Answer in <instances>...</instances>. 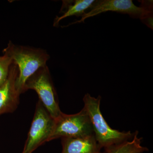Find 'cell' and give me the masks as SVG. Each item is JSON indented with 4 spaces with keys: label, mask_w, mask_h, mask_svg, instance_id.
Returning <instances> with one entry per match:
<instances>
[{
    "label": "cell",
    "mask_w": 153,
    "mask_h": 153,
    "mask_svg": "<svg viewBox=\"0 0 153 153\" xmlns=\"http://www.w3.org/2000/svg\"><path fill=\"white\" fill-rule=\"evenodd\" d=\"M142 138L138 137V132H135L131 140L126 141L106 148V153H143L148 152L149 149L142 145Z\"/></svg>",
    "instance_id": "9c48e42d"
},
{
    "label": "cell",
    "mask_w": 153,
    "mask_h": 153,
    "mask_svg": "<svg viewBox=\"0 0 153 153\" xmlns=\"http://www.w3.org/2000/svg\"><path fill=\"white\" fill-rule=\"evenodd\" d=\"M19 72L18 66L13 61L7 79L0 87V116L13 112L19 105L20 94L16 87Z\"/></svg>",
    "instance_id": "52a82bcc"
},
{
    "label": "cell",
    "mask_w": 153,
    "mask_h": 153,
    "mask_svg": "<svg viewBox=\"0 0 153 153\" xmlns=\"http://www.w3.org/2000/svg\"><path fill=\"white\" fill-rule=\"evenodd\" d=\"M55 120L54 130L49 141L58 138L82 137L94 134L90 119L83 108L75 114L62 113Z\"/></svg>",
    "instance_id": "8992f818"
},
{
    "label": "cell",
    "mask_w": 153,
    "mask_h": 153,
    "mask_svg": "<svg viewBox=\"0 0 153 153\" xmlns=\"http://www.w3.org/2000/svg\"><path fill=\"white\" fill-rule=\"evenodd\" d=\"M90 10L85 13L79 20L70 23L66 27L77 23L84 22L85 19L108 11L128 14L132 18L141 21L153 19V7H137L131 0H102L95 1Z\"/></svg>",
    "instance_id": "277c9868"
},
{
    "label": "cell",
    "mask_w": 153,
    "mask_h": 153,
    "mask_svg": "<svg viewBox=\"0 0 153 153\" xmlns=\"http://www.w3.org/2000/svg\"><path fill=\"white\" fill-rule=\"evenodd\" d=\"M95 1L94 0H76L67 4V9L61 16H57L54 22V27H57L61 20L67 17L76 16H82L87 9L91 7Z\"/></svg>",
    "instance_id": "30bf717a"
},
{
    "label": "cell",
    "mask_w": 153,
    "mask_h": 153,
    "mask_svg": "<svg viewBox=\"0 0 153 153\" xmlns=\"http://www.w3.org/2000/svg\"><path fill=\"white\" fill-rule=\"evenodd\" d=\"M13 60L5 53L0 56V87L6 82Z\"/></svg>",
    "instance_id": "8fae6325"
},
{
    "label": "cell",
    "mask_w": 153,
    "mask_h": 153,
    "mask_svg": "<svg viewBox=\"0 0 153 153\" xmlns=\"http://www.w3.org/2000/svg\"><path fill=\"white\" fill-rule=\"evenodd\" d=\"M3 52L10 57L18 66L19 72L16 87L20 94L25 92L27 79L39 68L46 66L50 58L46 50L16 45L11 41Z\"/></svg>",
    "instance_id": "6da1fadb"
},
{
    "label": "cell",
    "mask_w": 153,
    "mask_h": 153,
    "mask_svg": "<svg viewBox=\"0 0 153 153\" xmlns=\"http://www.w3.org/2000/svg\"><path fill=\"white\" fill-rule=\"evenodd\" d=\"M101 97H93L88 93L83 98V108L87 113L92 126L96 140L102 148L109 147L114 145L131 140L135 132L120 131L109 126L102 116L100 109Z\"/></svg>",
    "instance_id": "7a4b0ae2"
},
{
    "label": "cell",
    "mask_w": 153,
    "mask_h": 153,
    "mask_svg": "<svg viewBox=\"0 0 153 153\" xmlns=\"http://www.w3.org/2000/svg\"><path fill=\"white\" fill-rule=\"evenodd\" d=\"M32 89L36 91L40 101L53 118L56 119L62 114L55 86L47 65L41 67L26 82L25 91Z\"/></svg>",
    "instance_id": "3957f363"
},
{
    "label": "cell",
    "mask_w": 153,
    "mask_h": 153,
    "mask_svg": "<svg viewBox=\"0 0 153 153\" xmlns=\"http://www.w3.org/2000/svg\"><path fill=\"white\" fill-rule=\"evenodd\" d=\"M61 153H101V147L96 140L94 134L77 138L61 139Z\"/></svg>",
    "instance_id": "ba28073f"
},
{
    "label": "cell",
    "mask_w": 153,
    "mask_h": 153,
    "mask_svg": "<svg viewBox=\"0 0 153 153\" xmlns=\"http://www.w3.org/2000/svg\"><path fill=\"white\" fill-rule=\"evenodd\" d=\"M55 120L40 100L36 104L35 114L22 153H33L44 143L49 142Z\"/></svg>",
    "instance_id": "5b68a950"
},
{
    "label": "cell",
    "mask_w": 153,
    "mask_h": 153,
    "mask_svg": "<svg viewBox=\"0 0 153 153\" xmlns=\"http://www.w3.org/2000/svg\"><path fill=\"white\" fill-rule=\"evenodd\" d=\"M101 153H105V152H102H102Z\"/></svg>",
    "instance_id": "7c38bea8"
}]
</instances>
